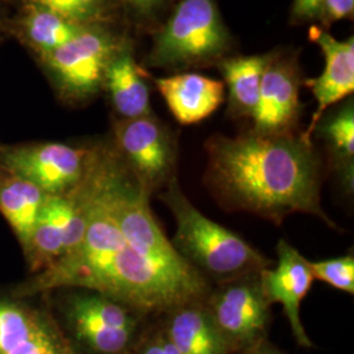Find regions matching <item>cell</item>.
I'll return each instance as SVG.
<instances>
[{"instance_id":"ac0fdd59","label":"cell","mask_w":354,"mask_h":354,"mask_svg":"<svg viewBox=\"0 0 354 354\" xmlns=\"http://www.w3.org/2000/svg\"><path fill=\"white\" fill-rule=\"evenodd\" d=\"M314 133L327 142L337 165L344 171L346 181L353 184L354 106L353 100L345 102L339 111L328 117L323 115Z\"/></svg>"},{"instance_id":"7402d4cb","label":"cell","mask_w":354,"mask_h":354,"mask_svg":"<svg viewBox=\"0 0 354 354\" xmlns=\"http://www.w3.org/2000/svg\"><path fill=\"white\" fill-rule=\"evenodd\" d=\"M73 352V348L50 320L35 336L8 354H71Z\"/></svg>"},{"instance_id":"8992f818","label":"cell","mask_w":354,"mask_h":354,"mask_svg":"<svg viewBox=\"0 0 354 354\" xmlns=\"http://www.w3.org/2000/svg\"><path fill=\"white\" fill-rule=\"evenodd\" d=\"M89 158L91 149L45 142L0 151V167L32 183L48 196H61L80 184Z\"/></svg>"},{"instance_id":"6da1fadb","label":"cell","mask_w":354,"mask_h":354,"mask_svg":"<svg viewBox=\"0 0 354 354\" xmlns=\"http://www.w3.org/2000/svg\"><path fill=\"white\" fill-rule=\"evenodd\" d=\"M206 183L215 198L274 223L297 213L337 226L322 207V165L313 143L294 134L214 136L206 142Z\"/></svg>"},{"instance_id":"484cf974","label":"cell","mask_w":354,"mask_h":354,"mask_svg":"<svg viewBox=\"0 0 354 354\" xmlns=\"http://www.w3.org/2000/svg\"><path fill=\"white\" fill-rule=\"evenodd\" d=\"M140 354H180V352L165 335H160L156 339L147 342L143 346Z\"/></svg>"},{"instance_id":"d6986e66","label":"cell","mask_w":354,"mask_h":354,"mask_svg":"<svg viewBox=\"0 0 354 354\" xmlns=\"http://www.w3.org/2000/svg\"><path fill=\"white\" fill-rule=\"evenodd\" d=\"M49 322L23 304L0 301V354L11 353Z\"/></svg>"},{"instance_id":"9c48e42d","label":"cell","mask_w":354,"mask_h":354,"mask_svg":"<svg viewBox=\"0 0 354 354\" xmlns=\"http://www.w3.org/2000/svg\"><path fill=\"white\" fill-rule=\"evenodd\" d=\"M301 79L297 59L276 51L270 54L252 115L253 133L289 136L301 114Z\"/></svg>"},{"instance_id":"277c9868","label":"cell","mask_w":354,"mask_h":354,"mask_svg":"<svg viewBox=\"0 0 354 354\" xmlns=\"http://www.w3.org/2000/svg\"><path fill=\"white\" fill-rule=\"evenodd\" d=\"M125 41L106 24L86 26L39 61L64 102H86L102 92L108 64Z\"/></svg>"},{"instance_id":"4316f807","label":"cell","mask_w":354,"mask_h":354,"mask_svg":"<svg viewBox=\"0 0 354 354\" xmlns=\"http://www.w3.org/2000/svg\"><path fill=\"white\" fill-rule=\"evenodd\" d=\"M252 354H279V353H276V352H273V351H266V349H259V351H256V352H253Z\"/></svg>"},{"instance_id":"e0dca14e","label":"cell","mask_w":354,"mask_h":354,"mask_svg":"<svg viewBox=\"0 0 354 354\" xmlns=\"http://www.w3.org/2000/svg\"><path fill=\"white\" fill-rule=\"evenodd\" d=\"M84 26L73 23L46 8L26 4L20 32L26 44L38 53V55H44L75 37Z\"/></svg>"},{"instance_id":"2e32d148","label":"cell","mask_w":354,"mask_h":354,"mask_svg":"<svg viewBox=\"0 0 354 354\" xmlns=\"http://www.w3.org/2000/svg\"><path fill=\"white\" fill-rule=\"evenodd\" d=\"M46 196L21 177L6 171L0 175V213L4 215L24 248L30 239Z\"/></svg>"},{"instance_id":"5bb4252c","label":"cell","mask_w":354,"mask_h":354,"mask_svg":"<svg viewBox=\"0 0 354 354\" xmlns=\"http://www.w3.org/2000/svg\"><path fill=\"white\" fill-rule=\"evenodd\" d=\"M165 336L180 354H227L230 349L209 310L197 304L172 311Z\"/></svg>"},{"instance_id":"ffe728a7","label":"cell","mask_w":354,"mask_h":354,"mask_svg":"<svg viewBox=\"0 0 354 354\" xmlns=\"http://www.w3.org/2000/svg\"><path fill=\"white\" fill-rule=\"evenodd\" d=\"M26 4L46 8L79 26H95L108 23L114 0H26Z\"/></svg>"},{"instance_id":"52a82bcc","label":"cell","mask_w":354,"mask_h":354,"mask_svg":"<svg viewBox=\"0 0 354 354\" xmlns=\"http://www.w3.org/2000/svg\"><path fill=\"white\" fill-rule=\"evenodd\" d=\"M259 273L225 282L210 299L207 310L230 348L253 345L266 333L270 304Z\"/></svg>"},{"instance_id":"7c38bea8","label":"cell","mask_w":354,"mask_h":354,"mask_svg":"<svg viewBox=\"0 0 354 354\" xmlns=\"http://www.w3.org/2000/svg\"><path fill=\"white\" fill-rule=\"evenodd\" d=\"M169 112L181 125L201 122L214 113L226 97L222 80L184 73L155 79Z\"/></svg>"},{"instance_id":"d4e9b609","label":"cell","mask_w":354,"mask_h":354,"mask_svg":"<svg viewBox=\"0 0 354 354\" xmlns=\"http://www.w3.org/2000/svg\"><path fill=\"white\" fill-rule=\"evenodd\" d=\"M323 0H292L291 20L294 23H302L315 20L319 16Z\"/></svg>"},{"instance_id":"3957f363","label":"cell","mask_w":354,"mask_h":354,"mask_svg":"<svg viewBox=\"0 0 354 354\" xmlns=\"http://www.w3.org/2000/svg\"><path fill=\"white\" fill-rule=\"evenodd\" d=\"M232 48V37L215 0H181L155 33L146 64L181 70L218 64Z\"/></svg>"},{"instance_id":"9a60e30c","label":"cell","mask_w":354,"mask_h":354,"mask_svg":"<svg viewBox=\"0 0 354 354\" xmlns=\"http://www.w3.org/2000/svg\"><path fill=\"white\" fill-rule=\"evenodd\" d=\"M270 54L226 57L216 64L227 87L228 112L232 117L252 118Z\"/></svg>"},{"instance_id":"44dd1931","label":"cell","mask_w":354,"mask_h":354,"mask_svg":"<svg viewBox=\"0 0 354 354\" xmlns=\"http://www.w3.org/2000/svg\"><path fill=\"white\" fill-rule=\"evenodd\" d=\"M311 270L314 279L328 283L329 286L345 291L351 295L354 294V257L346 254L342 257H335L322 261H314Z\"/></svg>"},{"instance_id":"83f0119b","label":"cell","mask_w":354,"mask_h":354,"mask_svg":"<svg viewBox=\"0 0 354 354\" xmlns=\"http://www.w3.org/2000/svg\"><path fill=\"white\" fill-rule=\"evenodd\" d=\"M71 354H75V352H73V353H71Z\"/></svg>"},{"instance_id":"5b68a950","label":"cell","mask_w":354,"mask_h":354,"mask_svg":"<svg viewBox=\"0 0 354 354\" xmlns=\"http://www.w3.org/2000/svg\"><path fill=\"white\" fill-rule=\"evenodd\" d=\"M114 149L149 194L175 178L176 140L153 114L118 120L114 127Z\"/></svg>"},{"instance_id":"4fadbf2b","label":"cell","mask_w":354,"mask_h":354,"mask_svg":"<svg viewBox=\"0 0 354 354\" xmlns=\"http://www.w3.org/2000/svg\"><path fill=\"white\" fill-rule=\"evenodd\" d=\"M102 89L108 92L120 120H133L152 114L150 88L134 58L129 39L108 64Z\"/></svg>"},{"instance_id":"ba28073f","label":"cell","mask_w":354,"mask_h":354,"mask_svg":"<svg viewBox=\"0 0 354 354\" xmlns=\"http://www.w3.org/2000/svg\"><path fill=\"white\" fill-rule=\"evenodd\" d=\"M76 340L96 354H121L137 329L130 308L99 292L75 297L67 310Z\"/></svg>"},{"instance_id":"7a4b0ae2","label":"cell","mask_w":354,"mask_h":354,"mask_svg":"<svg viewBox=\"0 0 354 354\" xmlns=\"http://www.w3.org/2000/svg\"><path fill=\"white\" fill-rule=\"evenodd\" d=\"M162 200L176 221L175 250L201 274L227 282L259 273L270 264L238 234L203 215L187 198L176 177L165 187Z\"/></svg>"},{"instance_id":"cb8c5ba5","label":"cell","mask_w":354,"mask_h":354,"mask_svg":"<svg viewBox=\"0 0 354 354\" xmlns=\"http://www.w3.org/2000/svg\"><path fill=\"white\" fill-rule=\"evenodd\" d=\"M354 0H323L317 20L327 26L353 15Z\"/></svg>"},{"instance_id":"30bf717a","label":"cell","mask_w":354,"mask_h":354,"mask_svg":"<svg viewBox=\"0 0 354 354\" xmlns=\"http://www.w3.org/2000/svg\"><path fill=\"white\" fill-rule=\"evenodd\" d=\"M310 263L288 241H279L277 264L259 273L266 301L282 306L295 340L304 348L313 346L301 322V304L315 279Z\"/></svg>"},{"instance_id":"8fae6325","label":"cell","mask_w":354,"mask_h":354,"mask_svg":"<svg viewBox=\"0 0 354 354\" xmlns=\"http://www.w3.org/2000/svg\"><path fill=\"white\" fill-rule=\"evenodd\" d=\"M310 39L317 44L324 57L322 75L306 80V84L317 100V111L310 127L301 137L306 142L313 143L314 130L329 106L353 95L354 39L349 37L340 41L317 26H311Z\"/></svg>"},{"instance_id":"603a6c76","label":"cell","mask_w":354,"mask_h":354,"mask_svg":"<svg viewBox=\"0 0 354 354\" xmlns=\"http://www.w3.org/2000/svg\"><path fill=\"white\" fill-rule=\"evenodd\" d=\"M137 21H152L163 12L171 0H120Z\"/></svg>"}]
</instances>
